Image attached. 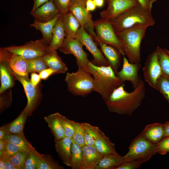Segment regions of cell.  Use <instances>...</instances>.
I'll return each instance as SVG.
<instances>
[{
  "instance_id": "cell-5",
  "label": "cell",
  "mask_w": 169,
  "mask_h": 169,
  "mask_svg": "<svg viewBox=\"0 0 169 169\" xmlns=\"http://www.w3.org/2000/svg\"><path fill=\"white\" fill-rule=\"evenodd\" d=\"M75 72L67 73L65 81L67 90L75 96L85 97L93 91L94 78L91 73L79 64Z\"/></svg>"
},
{
  "instance_id": "cell-13",
  "label": "cell",
  "mask_w": 169,
  "mask_h": 169,
  "mask_svg": "<svg viewBox=\"0 0 169 169\" xmlns=\"http://www.w3.org/2000/svg\"><path fill=\"white\" fill-rule=\"evenodd\" d=\"M83 46L75 38H66L59 49L65 54L73 55L76 59L77 64H79L88 70L87 66L90 61L87 54L83 50Z\"/></svg>"
},
{
  "instance_id": "cell-24",
  "label": "cell",
  "mask_w": 169,
  "mask_h": 169,
  "mask_svg": "<svg viewBox=\"0 0 169 169\" xmlns=\"http://www.w3.org/2000/svg\"><path fill=\"white\" fill-rule=\"evenodd\" d=\"M61 14L60 13L53 19L45 22H40L34 19V22L30 24V26L33 27L36 30L39 31L42 34V38L49 45L52 40L55 23Z\"/></svg>"
},
{
  "instance_id": "cell-50",
  "label": "cell",
  "mask_w": 169,
  "mask_h": 169,
  "mask_svg": "<svg viewBox=\"0 0 169 169\" xmlns=\"http://www.w3.org/2000/svg\"><path fill=\"white\" fill-rule=\"evenodd\" d=\"M0 159H2L5 161L7 165V169H17L12 162L10 158L5 154L0 156Z\"/></svg>"
},
{
  "instance_id": "cell-6",
  "label": "cell",
  "mask_w": 169,
  "mask_h": 169,
  "mask_svg": "<svg viewBox=\"0 0 169 169\" xmlns=\"http://www.w3.org/2000/svg\"><path fill=\"white\" fill-rule=\"evenodd\" d=\"M156 153V144L151 142L139 134L132 141L128 152L123 157L125 162L138 159L147 161Z\"/></svg>"
},
{
  "instance_id": "cell-22",
  "label": "cell",
  "mask_w": 169,
  "mask_h": 169,
  "mask_svg": "<svg viewBox=\"0 0 169 169\" xmlns=\"http://www.w3.org/2000/svg\"><path fill=\"white\" fill-rule=\"evenodd\" d=\"M97 42L100 46L101 50L106 58L110 65L116 74L120 65L121 54L115 48L111 46L99 41Z\"/></svg>"
},
{
  "instance_id": "cell-18",
  "label": "cell",
  "mask_w": 169,
  "mask_h": 169,
  "mask_svg": "<svg viewBox=\"0 0 169 169\" xmlns=\"http://www.w3.org/2000/svg\"><path fill=\"white\" fill-rule=\"evenodd\" d=\"M54 141L56 151L61 161L65 165L71 167L72 138L65 137L59 140L54 139Z\"/></svg>"
},
{
  "instance_id": "cell-12",
  "label": "cell",
  "mask_w": 169,
  "mask_h": 169,
  "mask_svg": "<svg viewBox=\"0 0 169 169\" xmlns=\"http://www.w3.org/2000/svg\"><path fill=\"white\" fill-rule=\"evenodd\" d=\"M69 11L75 17L81 26L86 28L93 38L95 39L97 36L94 31V21L92 19V14L87 11L85 6L72 0Z\"/></svg>"
},
{
  "instance_id": "cell-19",
  "label": "cell",
  "mask_w": 169,
  "mask_h": 169,
  "mask_svg": "<svg viewBox=\"0 0 169 169\" xmlns=\"http://www.w3.org/2000/svg\"><path fill=\"white\" fill-rule=\"evenodd\" d=\"M0 94L13 87L16 78L13 71L7 62L0 60Z\"/></svg>"
},
{
  "instance_id": "cell-34",
  "label": "cell",
  "mask_w": 169,
  "mask_h": 169,
  "mask_svg": "<svg viewBox=\"0 0 169 169\" xmlns=\"http://www.w3.org/2000/svg\"><path fill=\"white\" fill-rule=\"evenodd\" d=\"M155 50L162 73L169 77V51L159 46Z\"/></svg>"
},
{
  "instance_id": "cell-1",
  "label": "cell",
  "mask_w": 169,
  "mask_h": 169,
  "mask_svg": "<svg viewBox=\"0 0 169 169\" xmlns=\"http://www.w3.org/2000/svg\"><path fill=\"white\" fill-rule=\"evenodd\" d=\"M125 84L115 89L105 102L109 111L121 115H131L141 105L145 97L146 87L143 80L130 92L124 89Z\"/></svg>"
},
{
  "instance_id": "cell-25",
  "label": "cell",
  "mask_w": 169,
  "mask_h": 169,
  "mask_svg": "<svg viewBox=\"0 0 169 169\" xmlns=\"http://www.w3.org/2000/svg\"><path fill=\"white\" fill-rule=\"evenodd\" d=\"M42 57L48 67L55 71V74L65 73L67 71V66L56 50L49 49L48 53Z\"/></svg>"
},
{
  "instance_id": "cell-31",
  "label": "cell",
  "mask_w": 169,
  "mask_h": 169,
  "mask_svg": "<svg viewBox=\"0 0 169 169\" xmlns=\"http://www.w3.org/2000/svg\"><path fill=\"white\" fill-rule=\"evenodd\" d=\"M84 130L85 145L94 146L96 140L100 136L102 131L99 127L84 123Z\"/></svg>"
},
{
  "instance_id": "cell-58",
  "label": "cell",
  "mask_w": 169,
  "mask_h": 169,
  "mask_svg": "<svg viewBox=\"0 0 169 169\" xmlns=\"http://www.w3.org/2000/svg\"><path fill=\"white\" fill-rule=\"evenodd\" d=\"M76 1L84 6H85L87 0H73Z\"/></svg>"
},
{
  "instance_id": "cell-39",
  "label": "cell",
  "mask_w": 169,
  "mask_h": 169,
  "mask_svg": "<svg viewBox=\"0 0 169 169\" xmlns=\"http://www.w3.org/2000/svg\"><path fill=\"white\" fill-rule=\"evenodd\" d=\"M30 150H21L10 158L17 169H24L26 158Z\"/></svg>"
},
{
  "instance_id": "cell-33",
  "label": "cell",
  "mask_w": 169,
  "mask_h": 169,
  "mask_svg": "<svg viewBox=\"0 0 169 169\" xmlns=\"http://www.w3.org/2000/svg\"><path fill=\"white\" fill-rule=\"evenodd\" d=\"M5 140L18 146L21 150H30L33 147L26 139L24 133L17 134H8Z\"/></svg>"
},
{
  "instance_id": "cell-32",
  "label": "cell",
  "mask_w": 169,
  "mask_h": 169,
  "mask_svg": "<svg viewBox=\"0 0 169 169\" xmlns=\"http://www.w3.org/2000/svg\"><path fill=\"white\" fill-rule=\"evenodd\" d=\"M71 166L72 169H82L83 159V147L74 142L72 139L71 149Z\"/></svg>"
},
{
  "instance_id": "cell-9",
  "label": "cell",
  "mask_w": 169,
  "mask_h": 169,
  "mask_svg": "<svg viewBox=\"0 0 169 169\" xmlns=\"http://www.w3.org/2000/svg\"><path fill=\"white\" fill-rule=\"evenodd\" d=\"M13 74L23 87L27 99L25 107L28 116H31L40 104L42 96V84L40 83L35 86L31 83L28 76L20 75L13 72Z\"/></svg>"
},
{
  "instance_id": "cell-11",
  "label": "cell",
  "mask_w": 169,
  "mask_h": 169,
  "mask_svg": "<svg viewBox=\"0 0 169 169\" xmlns=\"http://www.w3.org/2000/svg\"><path fill=\"white\" fill-rule=\"evenodd\" d=\"M142 71L146 82L152 88L157 90L158 80L163 73L155 50L148 56L142 68Z\"/></svg>"
},
{
  "instance_id": "cell-48",
  "label": "cell",
  "mask_w": 169,
  "mask_h": 169,
  "mask_svg": "<svg viewBox=\"0 0 169 169\" xmlns=\"http://www.w3.org/2000/svg\"><path fill=\"white\" fill-rule=\"evenodd\" d=\"M39 74L41 79L43 80H46L51 75L55 74V71L49 68L43 70Z\"/></svg>"
},
{
  "instance_id": "cell-21",
  "label": "cell",
  "mask_w": 169,
  "mask_h": 169,
  "mask_svg": "<svg viewBox=\"0 0 169 169\" xmlns=\"http://www.w3.org/2000/svg\"><path fill=\"white\" fill-rule=\"evenodd\" d=\"M83 159L82 169H95L103 156L94 146L83 147Z\"/></svg>"
},
{
  "instance_id": "cell-28",
  "label": "cell",
  "mask_w": 169,
  "mask_h": 169,
  "mask_svg": "<svg viewBox=\"0 0 169 169\" xmlns=\"http://www.w3.org/2000/svg\"><path fill=\"white\" fill-rule=\"evenodd\" d=\"M125 162L123 156L118 154H109L103 156L95 169H117Z\"/></svg>"
},
{
  "instance_id": "cell-44",
  "label": "cell",
  "mask_w": 169,
  "mask_h": 169,
  "mask_svg": "<svg viewBox=\"0 0 169 169\" xmlns=\"http://www.w3.org/2000/svg\"><path fill=\"white\" fill-rule=\"evenodd\" d=\"M147 161L143 159H138L134 161L124 162L117 169H137L140 168L141 165Z\"/></svg>"
},
{
  "instance_id": "cell-15",
  "label": "cell",
  "mask_w": 169,
  "mask_h": 169,
  "mask_svg": "<svg viewBox=\"0 0 169 169\" xmlns=\"http://www.w3.org/2000/svg\"><path fill=\"white\" fill-rule=\"evenodd\" d=\"M0 60H4L9 65L13 71L20 75L28 76L26 59L4 49H0Z\"/></svg>"
},
{
  "instance_id": "cell-16",
  "label": "cell",
  "mask_w": 169,
  "mask_h": 169,
  "mask_svg": "<svg viewBox=\"0 0 169 169\" xmlns=\"http://www.w3.org/2000/svg\"><path fill=\"white\" fill-rule=\"evenodd\" d=\"M107 8L100 13L104 18L110 19L120 15L130 8L137 5V0H106Z\"/></svg>"
},
{
  "instance_id": "cell-27",
  "label": "cell",
  "mask_w": 169,
  "mask_h": 169,
  "mask_svg": "<svg viewBox=\"0 0 169 169\" xmlns=\"http://www.w3.org/2000/svg\"><path fill=\"white\" fill-rule=\"evenodd\" d=\"M59 113H55L44 117L45 121L54 137V139L57 140L65 137L64 130L60 120Z\"/></svg>"
},
{
  "instance_id": "cell-49",
  "label": "cell",
  "mask_w": 169,
  "mask_h": 169,
  "mask_svg": "<svg viewBox=\"0 0 169 169\" xmlns=\"http://www.w3.org/2000/svg\"><path fill=\"white\" fill-rule=\"evenodd\" d=\"M41 80L39 74L36 73H32L30 75V80L32 84L37 86L40 83Z\"/></svg>"
},
{
  "instance_id": "cell-17",
  "label": "cell",
  "mask_w": 169,
  "mask_h": 169,
  "mask_svg": "<svg viewBox=\"0 0 169 169\" xmlns=\"http://www.w3.org/2000/svg\"><path fill=\"white\" fill-rule=\"evenodd\" d=\"M60 13L53 0H50L34 11H31L30 14L34 19L45 22L53 19Z\"/></svg>"
},
{
  "instance_id": "cell-7",
  "label": "cell",
  "mask_w": 169,
  "mask_h": 169,
  "mask_svg": "<svg viewBox=\"0 0 169 169\" xmlns=\"http://www.w3.org/2000/svg\"><path fill=\"white\" fill-rule=\"evenodd\" d=\"M49 45L42 38L30 41L21 46L13 45L2 47L13 54L28 59L46 54L49 50Z\"/></svg>"
},
{
  "instance_id": "cell-43",
  "label": "cell",
  "mask_w": 169,
  "mask_h": 169,
  "mask_svg": "<svg viewBox=\"0 0 169 169\" xmlns=\"http://www.w3.org/2000/svg\"><path fill=\"white\" fill-rule=\"evenodd\" d=\"M5 142V152L6 156L9 158L13 156L21 150V149L18 146L6 140H4Z\"/></svg>"
},
{
  "instance_id": "cell-40",
  "label": "cell",
  "mask_w": 169,
  "mask_h": 169,
  "mask_svg": "<svg viewBox=\"0 0 169 169\" xmlns=\"http://www.w3.org/2000/svg\"><path fill=\"white\" fill-rule=\"evenodd\" d=\"M157 90L159 91L169 103V77L162 74L159 79Z\"/></svg>"
},
{
  "instance_id": "cell-38",
  "label": "cell",
  "mask_w": 169,
  "mask_h": 169,
  "mask_svg": "<svg viewBox=\"0 0 169 169\" xmlns=\"http://www.w3.org/2000/svg\"><path fill=\"white\" fill-rule=\"evenodd\" d=\"M39 159V153L33 147L28 155L24 169H37Z\"/></svg>"
},
{
  "instance_id": "cell-2",
  "label": "cell",
  "mask_w": 169,
  "mask_h": 169,
  "mask_svg": "<svg viewBox=\"0 0 169 169\" xmlns=\"http://www.w3.org/2000/svg\"><path fill=\"white\" fill-rule=\"evenodd\" d=\"M87 68L93 76V91L100 94L104 101L115 89L124 84L117 77L110 65L99 66L89 61Z\"/></svg>"
},
{
  "instance_id": "cell-46",
  "label": "cell",
  "mask_w": 169,
  "mask_h": 169,
  "mask_svg": "<svg viewBox=\"0 0 169 169\" xmlns=\"http://www.w3.org/2000/svg\"><path fill=\"white\" fill-rule=\"evenodd\" d=\"M56 7L62 14L69 12V8L72 0H53Z\"/></svg>"
},
{
  "instance_id": "cell-3",
  "label": "cell",
  "mask_w": 169,
  "mask_h": 169,
  "mask_svg": "<svg viewBox=\"0 0 169 169\" xmlns=\"http://www.w3.org/2000/svg\"><path fill=\"white\" fill-rule=\"evenodd\" d=\"M148 27L144 25H137L115 33L125 56L131 63L141 62V44Z\"/></svg>"
},
{
  "instance_id": "cell-52",
  "label": "cell",
  "mask_w": 169,
  "mask_h": 169,
  "mask_svg": "<svg viewBox=\"0 0 169 169\" xmlns=\"http://www.w3.org/2000/svg\"><path fill=\"white\" fill-rule=\"evenodd\" d=\"M85 7L87 11L90 12L95 10L96 6L93 0H87L86 3Z\"/></svg>"
},
{
  "instance_id": "cell-35",
  "label": "cell",
  "mask_w": 169,
  "mask_h": 169,
  "mask_svg": "<svg viewBox=\"0 0 169 169\" xmlns=\"http://www.w3.org/2000/svg\"><path fill=\"white\" fill-rule=\"evenodd\" d=\"M53 157L50 155L39 153V159L37 169H64Z\"/></svg>"
},
{
  "instance_id": "cell-45",
  "label": "cell",
  "mask_w": 169,
  "mask_h": 169,
  "mask_svg": "<svg viewBox=\"0 0 169 169\" xmlns=\"http://www.w3.org/2000/svg\"><path fill=\"white\" fill-rule=\"evenodd\" d=\"M157 153L165 155L169 152V136L164 138L156 144Z\"/></svg>"
},
{
  "instance_id": "cell-37",
  "label": "cell",
  "mask_w": 169,
  "mask_h": 169,
  "mask_svg": "<svg viewBox=\"0 0 169 169\" xmlns=\"http://www.w3.org/2000/svg\"><path fill=\"white\" fill-rule=\"evenodd\" d=\"M71 121L74 128L72 139L76 143L83 147L85 145L84 123L77 122L72 120Z\"/></svg>"
},
{
  "instance_id": "cell-51",
  "label": "cell",
  "mask_w": 169,
  "mask_h": 169,
  "mask_svg": "<svg viewBox=\"0 0 169 169\" xmlns=\"http://www.w3.org/2000/svg\"><path fill=\"white\" fill-rule=\"evenodd\" d=\"M50 0H33V5L31 11H33Z\"/></svg>"
},
{
  "instance_id": "cell-36",
  "label": "cell",
  "mask_w": 169,
  "mask_h": 169,
  "mask_svg": "<svg viewBox=\"0 0 169 169\" xmlns=\"http://www.w3.org/2000/svg\"><path fill=\"white\" fill-rule=\"evenodd\" d=\"M28 73H40L49 68L42 56L26 59Z\"/></svg>"
},
{
  "instance_id": "cell-10",
  "label": "cell",
  "mask_w": 169,
  "mask_h": 169,
  "mask_svg": "<svg viewBox=\"0 0 169 169\" xmlns=\"http://www.w3.org/2000/svg\"><path fill=\"white\" fill-rule=\"evenodd\" d=\"M75 38L84 45L92 55L93 59L91 62L93 64L99 66L110 65L107 59L98 48L92 36L85 31L83 26H81Z\"/></svg>"
},
{
  "instance_id": "cell-29",
  "label": "cell",
  "mask_w": 169,
  "mask_h": 169,
  "mask_svg": "<svg viewBox=\"0 0 169 169\" xmlns=\"http://www.w3.org/2000/svg\"><path fill=\"white\" fill-rule=\"evenodd\" d=\"M27 117V110L25 107L14 120L4 125L8 134H17L24 133L23 129Z\"/></svg>"
},
{
  "instance_id": "cell-47",
  "label": "cell",
  "mask_w": 169,
  "mask_h": 169,
  "mask_svg": "<svg viewBox=\"0 0 169 169\" xmlns=\"http://www.w3.org/2000/svg\"><path fill=\"white\" fill-rule=\"evenodd\" d=\"M140 4L147 11L151 12L152 5L156 2V0H137Z\"/></svg>"
},
{
  "instance_id": "cell-41",
  "label": "cell",
  "mask_w": 169,
  "mask_h": 169,
  "mask_svg": "<svg viewBox=\"0 0 169 169\" xmlns=\"http://www.w3.org/2000/svg\"><path fill=\"white\" fill-rule=\"evenodd\" d=\"M59 117L64 130L65 137L72 138L74 133V128L71 120L59 113Z\"/></svg>"
},
{
  "instance_id": "cell-53",
  "label": "cell",
  "mask_w": 169,
  "mask_h": 169,
  "mask_svg": "<svg viewBox=\"0 0 169 169\" xmlns=\"http://www.w3.org/2000/svg\"><path fill=\"white\" fill-rule=\"evenodd\" d=\"M8 134L4 125L0 128V140H4Z\"/></svg>"
},
{
  "instance_id": "cell-20",
  "label": "cell",
  "mask_w": 169,
  "mask_h": 169,
  "mask_svg": "<svg viewBox=\"0 0 169 169\" xmlns=\"http://www.w3.org/2000/svg\"><path fill=\"white\" fill-rule=\"evenodd\" d=\"M140 134L151 142L157 144L164 138V124L155 123L148 125Z\"/></svg>"
},
{
  "instance_id": "cell-56",
  "label": "cell",
  "mask_w": 169,
  "mask_h": 169,
  "mask_svg": "<svg viewBox=\"0 0 169 169\" xmlns=\"http://www.w3.org/2000/svg\"><path fill=\"white\" fill-rule=\"evenodd\" d=\"M96 7H102L104 3V0H93Z\"/></svg>"
},
{
  "instance_id": "cell-4",
  "label": "cell",
  "mask_w": 169,
  "mask_h": 169,
  "mask_svg": "<svg viewBox=\"0 0 169 169\" xmlns=\"http://www.w3.org/2000/svg\"><path fill=\"white\" fill-rule=\"evenodd\" d=\"M109 19L115 33L137 25H144L148 27L155 23L151 12L145 9L139 3Z\"/></svg>"
},
{
  "instance_id": "cell-42",
  "label": "cell",
  "mask_w": 169,
  "mask_h": 169,
  "mask_svg": "<svg viewBox=\"0 0 169 169\" xmlns=\"http://www.w3.org/2000/svg\"><path fill=\"white\" fill-rule=\"evenodd\" d=\"M12 102V92L11 89H8L0 94V112L2 113L4 110L9 107Z\"/></svg>"
},
{
  "instance_id": "cell-14",
  "label": "cell",
  "mask_w": 169,
  "mask_h": 169,
  "mask_svg": "<svg viewBox=\"0 0 169 169\" xmlns=\"http://www.w3.org/2000/svg\"><path fill=\"white\" fill-rule=\"evenodd\" d=\"M141 67L140 63L129 62L125 56H123V64L122 69L116 74L117 77L123 82H130L134 89L136 88L142 80L139 76L138 72Z\"/></svg>"
},
{
  "instance_id": "cell-54",
  "label": "cell",
  "mask_w": 169,
  "mask_h": 169,
  "mask_svg": "<svg viewBox=\"0 0 169 169\" xmlns=\"http://www.w3.org/2000/svg\"><path fill=\"white\" fill-rule=\"evenodd\" d=\"M164 137L169 136V121L164 124Z\"/></svg>"
},
{
  "instance_id": "cell-8",
  "label": "cell",
  "mask_w": 169,
  "mask_h": 169,
  "mask_svg": "<svg viewBox=\"0 0 169 169\" xmlns=\"http://www.w3.org/2000/svg\"><path fill=\"white\" fill-rule=\"evenodd\" d=\"M94 25L97 36L95 40L113 47L125 56L122 46L109 19L103 18L94 21Z\"/></svg>"
},
{
  "instance_id": "cell-26",
  "label": "cell",
  "mask_w": 169,
  "mask_h": 169,
  "mask_svg": "<svg viewBox=\"0 0 169 169\" xmlns=\"http://www.w3.org/2000/svg\"><path fill=\"white\" fill-rule=\"evenodd\" d=\"M63 24L66 38H75L81 25L74 15L69 11L63 14Z\"/></svg>"
},
{
  "instance_id": "cell-57",
  "label": "cell",
  "mask_w": 169,
  "mask_h": 169,
  "mask_svg": "<svg viewBox=\"0 0 169 169\" xmlns=\"http://www.w3.org/2000/svg\"><path fill=\"white\" fill-rule=\"evenodd\" d=\"M0 169H7V165L5 162L1 159H0Z\"/></svg>"
},
{
  "instance_id": "cell-23",
  "label": "cell",
  "mask_w": 169,
  "mask_h": 169,
  "mask_svg": "<svg viewBox=\"0 0 169 169\" xmlns=\"http://www.w3.org/2000/svg\"><path fill=\"white\" fill-rule=\"evenodd\" d=\"M63 14L56 22L53 28L52 40L49 49L56 50L63 45L66 38V34L63 24Z\"/></svg>"
},
{
  "instance_id": "cell-30",
  "label": "cell",
  "mask_w": 169,
  "mask_h": 169,
  "mask_svg": "<svg viewBox=\"0 0 169 169\" xmlns=\"http://www.w3.org/2000/svg\"><path fill=\"white\" fill-rule=\"evenodd\" d=\"M94 146L103 156L109 154H118L116 151L115 144L110 141L103 132L95 141Z\"/></svg>"
},
{
  "instance_id": "cell-55",
  "label": "cell",
  "mask_w": 169,
  "mask_h": 169,
  "mask_svg": "<svg viewBox=\"0 0 169 169\" xmlns=\"http://www.w3.org/2000/svg\"><path fill=\"white\" fill-rule=\"evenodd\" d=\"M5 152V142L4 140H0V156L3 155Z\"/></svg>"
}]
</instances>
